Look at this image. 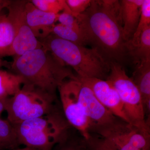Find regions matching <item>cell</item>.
Returning a JSON list of instances; mask_svg holds the SVG:
<instances>
[{
    "mask_svg": "<svg viewBox=\"0 0 150 150\" xmlns=\"http://www.w3.org/2000/svg\"><path fill=\"white\" fill-rule=\"evenodd\" d=\"M88 44H91L109 62L121 64L129 55L123 35L120 1H92L76 17Z\"/></svg>",
    "mask_w": 150,
    "mask_h": 150,
    "instance_id": "obj_1",
    "label": "cell"
},
{
    "mask_svg": "<svg viewBox=\"0 0 150 150\" xmlns=\"http://www.w3.org/2000/svg\"><path fill=\"white\" fill-rule=\"evenodd\" d=\"M11 69L23 78L24 83L55 96L64 81L77 77L71 68L43 47L14 58Z\"/></svg>",
    "mask_w": 150,
    "mask_h": 150,
    "instance_id": "obj_2",
    "label": "cell"
},
{
    "mask_svg": "<svg viewBox=\"0 0 150 150\" xmlns=\"http://www.w3.org/2000/svg\"><path fill=\"white\" fill-rule=\"evenodd\" d=\"M39 41L43 48L65 66L72 68L79 77L107 79L110 62L96 48H86L52 34Z\"/></svg>",
    "mask_w": 150,
    "mask_h": 150,
    "instance_id": "obj_3",
    "label": "cell"
},
{
    "mask_svg": "<svg viewBox=\"0 0 150 150\" xmlns=\"http://www.w3.org/2000/svg\"><path fill=\"white\" fill-rule=\"evenodd\" d=\"M20 144L38 150H52L67 142L71 125L59 108L46 115L13 125Z\"/></svg>",
    "mask_w": 150,
    "mask_h": 150,
    "instance_id": "obj_4",
    "label": "cell"
},
{
    "mask_svg": "<svg viewBox=\"0 0 150 150\" xmlns=\"http://www.w3.org/2000/svg\"><path fill=\"white\" fill-rule=\"evenodd\" d=\"M56 99V96L24 83L18 92L7 100V120L16 125L46 115L58 108Z\"/></svg>",
    "mask_w": 150,
    "mask_h": 150,
    "instance_id": "obj_5",
    "label": "cell"
},
{
    "mask_svg": "<svg viewBox=\"0 0 150 150\" xmlns=\"http://www.w3.org/2000/svg\"><path fill=\"white\" fill-rule=\"evenodd\" d=\"M106 80L115 89L120 97L130 124L150 138L149 124L145 119L142 96L132 78L129 77L121 64L110 62Z\"/></svg>",
    "mask_w": 150,
    "mask_h": 150,
    "instance_id": "obj_6",
    "label": "cell"
},
{
    "mask_svg": "<svg viewBox=\"0 0 150 150\" xmlns=\"http://www.w3.org/2000/svg\"><path fill=\"white\" fill-rule=\"evenodd\" d=\"M79 80L78 98L88 119L91 133H96L104 139L122 133L128 123L112 114L97 99L88 86Z\"/></svg>",
    "mask_w": 150,
    "mask_h": 150,
    "instance_id": "obj_7",
    "label": "cell"
},
{
    "mask_svg": "<svg viewBox=\"0 0 150 150\" xmlns=\"http://www.w3.org/2000/svg\"><path fill=\"white\" fill-rule=\"evenodd\" d=\"M26 2L24 0L11 1L7 8L15 33L14 39L8 56L14 58L42 47L40 41L35 37L28 24L25 11Z\"/></svg>",
    "mask_w": 150,
    "mask_h": 150,
    "instance_id": "obj_8",
    "label": "cell"
},
{
    "mask_svg": "<svg viewBox=\"0 0 150 150\" xmlns=\"http://www.w3.org/2000/svg\"><path fill=\"white\" fill-rule=\"evenodd\" d=\"M79 82L78 77L68 79L62 83L58 89L65 118L71 126L81 133L86 141L91 135L88 119L78 98Z\"/></svg>",
    "mask_w": 150,
    "mask_h": 150,
    "instance_id": "obj_9",
    "label": "cell"
},
{
    "mask_svg": "<svg viewBox=\"0 0 150 150\" xmlns=\"http://www.w3.org/2000/svg\"><path fill=\"white\" fill-rule=\"evenodd\" d=\"M78 78L88 86L97 99L108 110L119 119L130 124L119 95L109 81L97 78H82L78 76Z\"/></svg>",
    "mask_w": 150,
    "mask_h": 150,
    "instance_id": "obj_10",
    "label": "cell"
},
{
    "mask_svg": "<svg viewBox=\"0 0 150 150\" xmlns=\"http://www.w3.org/2000/svg\"><path fill=\"white\" fill-rule=\"evenodd\" d=\"M25 15L28 26L38 40L52 33L53 27L58 22V14L45 12L37 8L30 1L25 5Z\"/></svg>",
    "mask_w": 150,
    "mask_h": 150,
    "instance_id": "obj_11",
    "label": "cell"
},
{
    "mask_svg": "<svg viewBox=\"0 0 150 150\" xmlns=\"http://www.w3.org/2000/svg\"><path fill=\"white\" fill-rule=\"evenodd\" d=\"M144 0L120 1L123 35L127 42L131 40L137 29Z\"/></svg>",
    "mask_w": 150,
    "mask_h": 150,
    "instance_id": "obj_12",
    "label": "cell"
},
{
    "mask_svg": "<svg viewBox=\"0 0 150 150\" xmlns=\"http://www.w3.org/2000/svg\"><path fill=\"white\" fill-rule=\"evenodd\" d=\"M132 80L139 91L145 111L150 110V61L137 64Z\"/></svg>",
    "mask_w": 150,
    "mask_h": 150,
    "instance_id": "obj_13",
    "label": "cell"
},
{
    "mask_svg": "<svg viewBox=\"0 0 150 150\" xmlns=\"http://www.w3.org/2000/svg\"><path fill=\"white\" fill-rule=\"evenodd\" d=\"M25 83L21 76L0 70V98H8L14 95Z\"/></svg>",
    "mask_w": 150,
    "mask_h": 150,
    "instance_id": "obj_14",
    "label": "cell"
},
{
    "mask_svg": "<svg viewBox=\"0 0 150 150\" xmlns=\"http://www.w3.org/2000/svg\"><path fill=\"white\" fill-rule=\"evenodd\" d=\"M15 37L13 25L8 14L0 13V58L8 56Z\"/></svg>",
    "mask_w": 150,
    "mask_h": 150,
    "instance_id": "obj_15",
    "label": "cell"
},
{
    "mask_svg": "<svg viewBox=\"0 0 150 150\" xmlns=\"http://www.w3.org/2000/svg\"><path fill=\"white\" fill-rule=\"evenodd\" d=\"M128 54L137 64L150 61V25L143 31L138 44L130 49Z\"/></svg>",
    "mask_w": 150,
    "mask_h": 150,
    "instance_id": "obj_16",
    "label": "cell"
},
{
    "mask_svg": "<svg viewBox=\"0 0 150 150\" xmlns=\"http://www.w3.org/2000/svg\"><path fill=\"white\" fill-rule=\"evenodd\" d=\"M20 145L15 127L8 120L0 118V150L16 149Z\"/></svg>",
    "mask_w": 150,
    "mask_h": 150,
    "instance_id": "obj_17",
    "label": "cell"
},
{
    "mask_svg": "<svg viewBox=\"0 0 150 150\" xmlns=\"http://www.w3.org/2000/svg\"><path fill=\"white\" fill-rule=\"evenodd\" d=\"M51 34L63 40L79 45L84 46L88 44L86 38L82 31L67 27L60 23L54 25Z\"/></svg>",
    "mask_w": 150,
    "mask_h": 150,
    "instance_id": "obj_18",
    "label": "cell"
},
{
    "mask_svg": "<svg viewBox=\"0 0 150 150\" xmlns=\"http://www.w3.org/2000/svg\"><path fill=\"white\" fill-rule=\"evenodd\" d=\"M150 25V0H144L142 4L141 16L137 29L132 38L127 43L128 51L135 47L139 40L140 36L146 28Z\"/></svg>",
    "mask_w": 150,
    "mask_h": 150,
    "instance_id": "obj_19",
    "label": "cell"
},
{
    "mask_svg": "<svg viewBox=\"0 0 150 150\" xmlns=\"http://www.w3.org/2000/svg\"><path fill=\"white\" fill-rule=\"evenodd\" d=\"M38 9L45 12L58 14L69 8L64 0H32L30 1Z\"/></svg>",
    "mask_w": 150,
    "mask_h": 150,
    "instance_id": "obj_20",
    "label": "cell"
},
{
    "mask_svg": "<svg viewBox=\"0 0 150 150\" xmlns=\"http://www.w3.org/2000/svg\"><path fill=\"white\" fill-rule=\"evenodd\" d=\"M58 22L62 25L82 31L77 19L73 15L69 8L65 10L59 14Z\"/></svg>",
    "mask_w": 150,
    "mask_h": 150,
    "instance_id": "obj_21",
    "label": "cell"
},
{
    "mask_svg": "<svg viewBox=\"0 0 150 150\" xmlns=\"http://www.w3.org/2000/svg\"><path fill=\"white\" fill-rule=\"evenodd\" d=\"M73 15L76 17L83 13L91 4V0H67L65 1Z\"/></svg>",
    "mask_w": 150,
    "mask_h": 150,
    "instance_id": "obj_22",
    "label": "cell"
},
{
    "mask_svg": "<svg viewBox=\"0 0 150 150\" xmlns=\"http://www.w3.org/2000/svg\"><path fill=\"white\" fill-rule=\"evenodd\" d=\"M86 142L90 150H115L102 138L94 137L91 135Z\"/></svg>",
    "mask_w": 150,
    "mask_h": 150,
    "instance_id": "obj_23",
    "label": "cell"
},
{
    "mask_svg": "<svg viewBox=\"0 0 150 150\" xmlns=\"http://www.w3.org/2000/svg\"><path fill=\"white\" fill-rule=\"evenodd\" d=\"M54 150H81L78 146L71 143H68V140L63 143L57 145L56 149Z\"/></svg>",
    "mask_w": 150,
    "mask_h": 150,
    "instance_id": "obj_24",
    "label": "cell"
},
{
    "mask_svg": "<svg viewBox=\"0 0 150 150\" xmlns=\"http://www.w3.org/2000/svg\"><path fill=\"white\" fill-rule=\"evenodd\" d=\"M11 0H0V13L3 10L7 8L11 2Z\"/></svg>",
    "mask_w": 150,
    "mask_h": 150,
    "instance_id": "obj_25",
    "label": "cell"
},
{
    "mask_svg": "<svg viewBox=\"0 0 150 150\" xmlns=\"http://www.w3.org/2000/svg\"><path fill=\"white\" fill-rule=\"evenodd\" d=\"M8 98H0V115L4 110H6L7 100Z\"/></svg>",
    "mask_w": 150,
    "mask_h": 150,
    "instance_id": "obj_26",
    "label": "cell"
},
{
    "mask_svg": "<svg viewBox=\"0 0 150 150\" xmlns=\"http://www.w3.org/2000/svg\"><path fill=\"white\" fill-rule=\"evenodd\" d=\"M12 62H10L6 60L0 59V68L2 67H7L9 69H11Z\"/></svg>",
    "mask_w": 150,
    "mask_h": 150,
    "instance_id": "obj_27",
    "label": "cell"
},
{
    "mask_svg": "<svg viewBox=\"0 0 150 150\" xmlns=\"http://www.w3.org/2000/svg\"><path fill=\"white\" fill-rule=\"evenodd\" d=\"M13 150H38L35 149H33V148L28 147L25 146L23 148H20V149H14Z\"/></svg>",
    "mask_w": 150,
    "mask_h": 150,
    "instance_id": "obj_28",
    "label": "cell"
}]
</instances>
